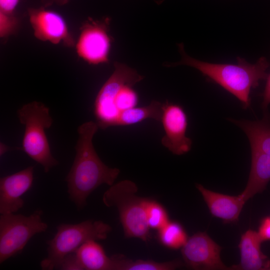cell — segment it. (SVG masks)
I'll list each match as a JSON object with an SVG mask.
<instances>
[{
	"label": "cell",
	"mask_w": 270,
	"mask_h": 270,
	"mask_svg": "<svg viewBox=\"0 0 270 270\" xmlns=\"http://www.w3.org/2000/svg\"><path fill=\"white\" fill-rule=\"evenodd\" d=\"M99 128L96 122L89 121L78 128L76 156L66 180L69 198L78 210L87 204V198L99 186L114 184L120 173L116 168L105 164L97 154L92 138Z\"/></svg>",
	"instance_id": "6da1fadb"
},
{
	"label": "cell",
	"mask_w": 270,
	"mask_h": 270,
	"mask_svg": "<svg viewBox=\"0 0 270 270\" xmlns=\"http://www.w3.org/2000/svg\"><path fill=\"white\" fill-rule=\"evenodd\" d=\"M182 58L169 66L185 65L199 70L208 80L214 82L236 97L242 107L247 109L250 105V93L257 88L260 80L266 79L270 63L262 56L254 64L238 57L237 64H213L202 62L188 56L182 43L178 44Z\"/></svg>",
	"instance_id": "7a4b0ae2"
},
{
	"label": "cell",
	"mask_w": 270,
	"mask_h": 270,
	"mask_svg": "<svg viewBox=\"0 0 270 270\" xmlns=\"http://www.w3.org/2000/svg\"><path fill=\"white\" fill-rule=\"evenodd\" d=\"M144 78L134 69L120 62L100 90L94 102V112L99 128L114 126L120 114L134 108L139 101L133 86Z\"/></svg>",
	"instance_id": "3957f363"
},
{
	"label": "cell",
	"mask_w": 270,
	"mask_h": 270,
	"mask_svg": "<svg viewBox=\"0 0 270 270\" xmlns=\"http://www.w3.org/2000/svg\"><path fill=\"white\" fill-rule=\"evenodd\" d=\"M17 116L24 126L22 150L48 172L59 164L51 152L45 132L53 123L49 108L41 102L33 101L19 108Z\"/></svg>",
	"instance_id": "277c9868"
},
{
	"label": "cell",
	"mask_w": 270,
	"mask_h": 270,
	"mask_svg": "<svg viewBox=\"0 0 270 270\" xmlns=\"http://www.w3.org/2000/svg\"><path fill=\"white\" fill-rule=\"evenodd\" d=\"M138 190L134 182L121 180L110 186L103 194L102 200L106 206L117 209L126 238L146 242L150 234L144 210L146 198L138 196Z\"/></svg>",
	"instance_id": "5b68a950"
},
{
	"label": "cell",
	"mask_w": 270,
	"mask_h": 270,
	"mask_svg": "<svg viewBox=\"0 0 270 270\" xmlns=\"http://www.w3.org/2000/svg\"><path fill=\"white\" fill-rule=\"evenodd\" d=\"M56 230L54 237L46 242L47 256L40 263L42 270H58L65 256L88 241L106 240L112 228L102 220H88L76 224H61Z\"/></svg>",
	"instance_id": "8992f818"
},
{
	"label": "cell",
	"mask_w": 270,
	"mask_h": 270,
	"mask_svg": "<svg viewBox=\"0 0 270 270\" xmlns=\"http://www.w3.org/2000/svg\"><path fill=\"white\" fill-rule=\"evenodd\" d=\"M42 213L37 210L29 216L0 214V264L20 253L35 234L46 230L48 226L42 220Z\"/></svg>",
	"instance_id": "52a82bcc"
},
{
	"label": "cell",
	"mask_w": 270,
	"mask_h": 270,
	"mask_svg": "<svg viewBox=\"0 0 270 270\" xmlns=\"http://www.w3.org/2000/svg\"><path fill=\"white\" fill-rule=\"evenodd\" d=\"M110 18L84 21L75 48L78 56L90 64L98 65L109 61L112 38L109 34Z\"/></svg>",
	"instance_id": "ba28073f"
},
{
	"label": "cell",
	"mask_w": 270,
	"mask_h": 270,
	"mask_svg": "<svg viewBox=\"0 0 270 270\" xmlns=\"http://www.w3.org/2000/svg\"><path fill=\"white\" fill-rule=\"evenodd\" d=\"M46 6L28 9L29 21L34 36L40 40L68 48L75 46L76 41L66 21L58 12Z\"/></svg>",
	"instance_id": "9c48e42d"
},
{
	"label": "cell",
	"mask_w": 270,
	"mask_h": 270,
	"mask_svg": "<svg viewBox=\"0 0 270 270\" xmlns=\"http://www.w3.org/2000/svg\"><path fill=\"white\" fill-rule=\"evenodd\" d=\"M160 122L165 132L162 139V144L176 155L188 152L192 148V140L186 136L188 118L184 108L166 100L164 102Z\"/></svg>",
	"instance_id": "30bf717a"
},
{
	"label": "cell",
	"mask_w": 270,
	"mask_h": 270,
	"mask_svg": "<svg viewBox=\"0 0 270 270\" xmlns=\"http://www.w3.org/2000/svg\"><path fill=\"white\" fill-rule=\"evenodd\" d=\"M221 247L204 232H198L188 238L182 248L186 266L194 270H228L222 262Z\"/></svg>",
	"instance_id": "8fae6325"
},
{
	"label": "cell",
	"mask_w": 270,
	"mask_h": 270,
	"mask_svg": "<svg viewBox=\"0 0 270 270\" xmlns=\"http://www.w3.org/2000/svg\"><path fill=\"white\" fill-rule=\"evenodd\" d=\"M34 166L0 178V214L14 213L24 206L22 196L32 187Z\"/></svg>",
	"instance_id": "7c38bea8"
},
{
	"label": "cell",
	"mask_w": 270,
	"mask_h": 270,
	"mask_svg": "<svg viewBox=\"0 0 270 270\" xmlns=\"http://www.w3.org/2000/svg\"><path fill=\"white\" fill-rule=\"evenodd\" d=\"M196 188L201 193L210 214L224 224L236 222L246 202L241 196H230L213 192L200 184Z\"/></svg>",
	"instance_id": "4fadbf2b"
},
{
	"label": "cell",
	"mask_w": 270,
	"mask_h": 270,
	"mask_svg": "<svg viewBox=\"0 0 270 270\" xmlns=\"http://www.w3.org/2000/svg\"><path fill=\"white\" fill-rule=\"evenodd\" d=\"M258 232L248 230L241 236L238 245L240 263L232 268L244 270H270V260L261 250L262 242Z\"/></svg>",
	"instance_id": "5bb4252c"
},
{
	"label": "cell",
	"mask_w": 270,
	"mask_h": 270,
	"mask_svg": "<svg viewBox=\"0 0 270 270\" xmlns=\"http://www.w3.org/2000/svg\"><path fill=\"white\" fill-rule=\"evenodd\" d=\"M270 180V156L251 148V166L246 186L240 194L246 202L262 192Z\"/></svg>",
	"instance_id": "9a60e30c"
},
{
	"label": "cell",
	"mask_w": 270,
	"mask_h": 270,
	"mask_svg": "<svg viewBox=\"0 0 270 270\" xmlns=\"http://www.w3.org/2000/svg\"><path fill=\"white\" fill-rule=\"evenodd\" d=\"M228 120L244 132L249 140L250 148L258 150L270 156V114L268 111L264 112L261 120L253 121L230 118Z\"/></svg>",
	"instance_id": "2e32d148"
},
{
	"label": "cell",
	"mask_w": 270,
	"mask_h": 270,
	"mask_svg": "<svg viewBox=\"0 0 270 270\" xmlns=\"http://www.w3.org/2000/svg\"><path fill=\"white\" fill-rule=\"evenodd\" d=\"M83 270H114L112 260L96 240H90L75 252Z\"/></svg>",
	"instance_id": "e0dca14e"
},
{
	"label": "cell",
	"mask_w": 270,
	"mask_h": 270,
	"mask_svg": "<svg viewBox=\"0 0 270 270\" xmlns=\"http://www.w3.org/2000/svg\"><path fill=\"white\" fill-rule=\"evenodd\" d=\"M164 103L152 100L146 106L136 107L125 110L118 117L114 126H126L134 124L147 119H153L160 122Z\"/></svg>",
	"instance_id": "ac0fdd59"
},
{
	"label": "cell",
	"mask_w": 270,
	"mask_h": 270,
	"mask_svg": "<svg viewBox=\"0 0 270 270\" xmlns=\"http://www.w3.org/2000/svg\"><path fill=\"white\" fill-rule=\"evenodd\" d=\"M114 270H172L180 268L182 263L179 260L156 262L150 260L128 259L122 254L111 256Z\"/></svg>",
	"instance_id": "d6986e66"
},
{
	"label": "cell",
	"mask_w": 270,
	"mask_h": 270,
	"mask_svg": "<svg viewBox=\"0 0 270 270\" xmlns=\"http://www.w3.org/2000/svg\"><path fill=\"white\" fill-rule=\"evenodd\" d=\"M158 236L162 245L173 250L182 248L188 239L184 228L176 222L169 221L158 230Z\"/></svg>",
	"instance_id": "ffe728a7"
},
{
	"label": "cell",
	"mask_w": 270,
	"mask_h": 270,
	"mask_svg": "<svg viewBox=\"0 0 270 270\" xmlns=\"http://www.w3.org/2000/svg\"><path fill=\"white\" fill-rule=\"evenodd\" d=\"M144 210L150 228L158 230L170 221L164 208L154 200L146 198Z\"/></svg>",
	"instance_id": "44dd1931"
},
{
	"label": "cell",
	"mask_w": 270,
	"mask_h": 270,
	"mask_svg": "<svg viewBox=\"0 0 270 270\" xmlns=\"http://www.w3.org/2000/svg\"><path fill=\"white\" fill-rule=\"evenodd\" d=\"M20 26L19 18L14 14L0 12V38L6 40L18 32Z\"/></svg>",
	"instance_id": "7402d4cb"
},
{
	"label": "cell",
	"mask_w": 270,
	"mask_h": 270,
	"mask_svg": "<svg viewBox=\"0 0 270 270\" xmlns=\"http://www.w3.org/2000/svg\"><path fill=\"white\" fill-rule=\"evenodd\" d=\"M62 270H83L76 252L70 253L64 256L58 268Z\"/></svg>",
	"instance_id": "603a6c76"
},
{
	"label": "cell",
	"mask_w": 270,
	"mask_h": 270,
	"mask_svg": "<svg viewBox=\"0 0 270 270\" xmlns=\"http://www.w3.org/2000/svg\"><path fill=\"white\" fill-rule=\"evenodd\" d=\"M258 232L262 242L270 240V216L261 220Z\"/></svg>",
	"instance_id": "cb8c5ba5"
},
{
	"label": "cell",
	"mask_w": 270,
	"mask_h": 270,
	"mask_svg": "<svg viewBox=\"0 0 270 270\" xmlns=\"http://www.w3.org/2000/svg\"><path fill=\"white\" fill-rule=\"evenodd\" d=\"M20 0H0V12L6 14H14Z\"/></svg>",
	"instance_id": "d4e9b609"
},
{
	"label": "cell",
	"mask_w": 270,
	"mask_h": 270,
	"mask_svg": "<svg viewBox=\"0 0 270 270\" xmlns=\"http://www.w3.org/2000/svg\"><path fill=\"white\" fill-rule=\"evenodd\" d=\"M266 80V84L262 94V108L264 112H267L268 106L270 104V74H268Z\"/></svg>",
	"instance_id": "484cf974"
},
{
	"label": "cell",
	"mask_w": 270,
	"mask_h": 270,
	"mask_svg": "<svg viewBox=\"0 0 270 270\" xmlns=\"http://www.w3.org/2000/svg\"><path fill=\"white\" fill-rule=\"evenodd\" d=\"M70 0H41L44 6L47 7L53 4L64 6Z\"/></svg>",
	"instance_id": "4316f807"
},
{
	"label": "cell",
	"mask_w": 270,
	"mask_h": 270,
	"mask_svg": "<svg viewBox=\"0 0 270 270\" xmlns=\"http://www.w3.org/2000/svg\"><path fill=\"white\" fill-rule=\"evenodd\" d=\"M12 150H22V148L20 147H10L4 144L2 142L0 144V156H2L6 152Z\"/></svg>",
	"instance_id": "83f0119b"
}]
</instances>
